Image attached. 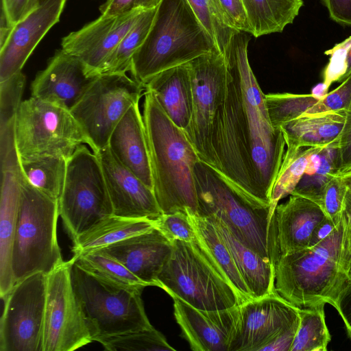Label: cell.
Wrapping results in <instances>:
<instances>
[{"label": "cell", "instance_id": "19", "mask_svg": "<svg viewBox=\"0 0 351 351\" xmlns=\"http://www.w3.org/2000/svg\"><path fill=\"white\" fill-rule=\"evenodd\" d=\"M67 0H37L34 8L15 25L0 46V82L22 69L36 47L60 19Z\"/></svg>", "mask_w": 351, "mask_h": 351}, {"label": "cell", "instance_id": "56", "mask_svg": "<svg viewBox=\"0 0 351 351\" xmlns=\"http://www.w3.org/2000/svg\"><path fill=\"white\" fill-rule=\"evenodd\" d=\"M346 72L343 77V81L348 76L351 74V46L348 49L347 57H346Z\"/></svg>", "mask_w": 351, "mask_h": 351}, {"label": "cell", "instance_id": "33", "mask_svg": "<svg viewBox=\"0 0 351 351\" xmlns=\"http://www.w3.org/2000/svg\"><path fill=\"white\" fill-rule=\"evenodd\" d=\"M283 160L271 196L272 215L278 202L291 195L304 174L308 159L318 146L294 147L287 145Z\"/></svg>", "mask_w": 351, "mask_h": 351}, {"label": "cell", "instance_id": "37", "mask_svg": "<svg viewBox=\"0 0 351 351\" xmlns=\"http://www.w3.org/2000/svg\"><path fill=\"white\" fill-rule=\"evenodd\" d=\"M339 141H335L321 150L322 165L311 176L302 177L291 195L308 199L320 206L322 190L328 180L338 172Z\"/></svg>", "mask_w": 351, "mask_h": 351}, {"label": "cell", "instance_id": "17", "mask_svg": "<svg viewBox=\"0 0 351 351\" xmlns=\"http://www.w3.org/2000/svg\"><path fill=\"white\" fill-rule=\"evenodd\" d=\"M0 296L15 284L12 261L23 176L16 145L0 147Z\"/></svg>", "mask_w": 351, "mask_h": 351}, {"label": "cell", "instance_id": "15", "mask_svg": "<svg viewBox=\"0 0 351 351\" xmlns=\"http://www.w3.org/2000/svg\"><path fill=\"white\" fill-rule=\"evenodd\" d=\"M298 310L276 291L240 304L230 351H260L300 320Z\"/></svg>", "mask_w": 351, "mask_h": 351}, {"label": "cell", "instance_id": "34", "mask_svg": "<svg viewBox=\"0 0 351 351\" xmlns=\"http://www.w3.org/2000/svg\"><path fill=\"white\" fill-rule=\"evenodd\" d=\"M325 304L299 308L300 324L290 351H326L331 337L327 328Z\"/></svg>", "mask_w": 351, "mask_h": 351}, {"label": "cell", "instance_id": "36", "mask_svg": "<svg viewBox=\"0 0 351 351\" xmlns=\"http://www.w3.org/2000/svg\"><path fill=\"white\" fill-rule=\"evenodd\" d=\"M213 39L218 51L226 56L234 35L239 32L229 23L217 0H186Z\"/></svg>", "mask_w": 351, "mask_h": 351}, {"label": "cell", "instance_id": "51", "mask_svg": "<svg viewBox=\"0 0 351 351\" xmlns=\"http://www.w3.org/2000/svg\"><path fill=\"white\" fill-rule=\"evenodd\" d=\"M335 308L341 315L351 339V282L339 294Z\"/></svg>", "mask_w": 351, "mask_h": 351}, {"label": "cell", "instance_id": "9", "mask_svg": "<svg viewBox=\"0 0 351 351\" xmlns=\"http://www.w3.org/2000/svg\"><path fill=\"white\" fill-rule=\"evenodd\" d=\"M59 212L72 241L102 219L113 215L97 155L80 145L67 160Z\"/></svg>", "mask_w": 351, "mask_h": 351}, {"label": "cell", "instance_id": "54", "mask_svg": "<svg viewBox=\"0 0 351 351\" xmlns=\"http://www.w3.org/2000/svg\"><path fill=\"white\" fill-rule=\"evenodd\" d=\"M347 223L351 230V191L348 189L346 193L343 213Z\"/></svg>", "mask_w": 351, "mask_h": 351}, {"label": "cell", "instance_id": "1", "mask_svg": "<svg viewBox=\"0 0 351 351\" xmlns=\"http://www.w3.org/2000/svg\"><path fill=\"white\" fill-rule=\"evenodd\" d=\"M249 34L237 32L225 56L226 86L214 120L212 147L216 169L270 205L286 142L281 129L271 123L265 94L249 63Z\"/></svg>", "mask_w": 351, "mask_h": 351}, {"label": "cell", "instance_id": "48", "mask_svg": "<svg viewBox=\"0 0 351 351\" xmlns=\"http://www.w3.org/2000/svg\"><path fill=\"white\" fill-rule=\"evenodd\" d=\"M338 165L337 174L351 168V101L346 110L345 125L339 138Z\"/></svg>", "mask_w": 351, "mask_h": 351}, {"label": "cell", "instance_id": "22", "mask_svg": "<svg viewBox=\"0 0 351 351\" xmlns=\"http://www.w3.org/2000/svg\"><path fill=\"white\" fill-rule=\"evenodd\" d=\"M325 218L317 204L299 195H291L277 205L270 219L275 264L282 256L307 248L314 229Z\"/></svg>", "mask_w": 351, "mask_h": 351}, {"label": "cell", "instance_id": "29", "mask_svg": "<svg viewBox=\"0 0 351 351\" xmlns=\"http://www.w3.org/2000/svg\"><path fill=\"white\" fill-rule=\"evenodd\" d=\"M197 239L215 263L228 279L243 303L253 300L241 277L232 254L210 219L197 214H188Z\"/></svg>", "mask_w": 351, "mask_h": 351}, {"label": "cell", "instance_id": "35", "mask_svg": "<svg viewBox=\"0 0 351 351\" xmlns=\"http://www.w3.org/2000/svg\"><path fill=\"white\" fill-rule=\"evenodd\" d=\"M156 8L141 12L136 23L114 49L101 73H126L130 71L132 57L145 40L152 24Z\"/></svg>", "mask_w": 351, "mask_h": 351}, {"label": "cell", "instance_id": "32", "mask_svg": "<svg viewBox=\"0 0 351 351\" xmlns=\"http://www.w3.org/2000/svg\"><path fill=\"white\" fill-rule=\"evenodd\" d=\"M73 258L86 270L115 286L138 290L149 287L119 261L99 251L83 253Z\"/></svg>", "mask_w": 351, "mask_h": 351}, {"label": "cell", "instance_id": "5", "mask_svg": "<svg viewBox=\"0 0 351 351\" xmlns=\"http://www.w3.org/2000/svg\"><path fill=\"white\" fill-rule=\"evenodd\" d=\"M194 178L197 215L219 219L245 245L274 265L270 205L249 195L200 160L195 164Z\"/></svg>", "mask_w": 351, "mask_h": 351}, {"label": "cell", "instance_id": "4", "mask_svg": "<svg viewBox=\"0 0 351 351\" xmlns=\"http://www.w3.org/2000/svg\"><path fill=\"white\" fill-rule=\"evenodd\" d=\"M216 49L186 0H162L145 40L132 57L130 72L145 86L156 74Z\"/></svg>", "mask_w": 351, "mask_h": 351}, {"label": "cell", "instance_id": "8", "mask_svg": "<svg viewBox=\"0 0 351 351\" xmlns=\"http://www.w3.org/2000/svg\"><path fill=\"white\" fill-rule=\"evenodd\" d=\"M72 259V283L93 341L100 337L153 328L144 308L143 290L108 283Z\"/></svg>", "mask_w": 351, "mask_h": 351}, {"label": "cell", "instance_id": "39", "mask_svg": "<svg viewBox=\"0 0 351 351\" xmlns=\"http://www.w3.org/2000/svg\"><path fill=\"white\" fill-rule=\"evenodd\" d=\"M265 99L271 123L276 128L302 116L319 101L311 94L270 93L265 95Z\"/></svg>", "mask_w": 351, "mask_h": 351}, {"label": "cell", "instance_id": "53", "mask_svg": "<svg viewBox=\"0 0 351 351\" xmlns=\"http://www.w3.org/2000/svg\"><path fill=\"white\" fill-rule=\"evenodd\" d=\"M329 88L324 83H319L315 86L311 91V95L317 99H324L328 92Z\"/></svg>", "mask_w": 351, "mask_h": 351}, {"label": "cell", "instance_id": "20", "mask_svg": "<svg viewBox=\"0 0 351 351\" xmlns=\"http://www.w3.org/2000/svg\"><path fill=\"white\" fill-rule=\"evenodd\" d=\"M174 315L183 337L194 351H230L239 315V305L204 311L173 296Z\"/></svg>", "mask_w": 351, "mask_h": 351}, {"label": "cell", "instance_id": "45", "mask_svg": "<svg viewBox=\"0 0 351 351\" xmlns=\"http://www.w3.org/2000/svg\"><path fill=\"white\" fill-rule=\"evenodd\" d=\"M162 0H106L99 10L104 16H121L156 8Z\"/></svg>", "mask_w": 351, "mask_h": 351}, {"label": "cell", "instance_id": "49", "mask_svg": "<svg viewBox=\"0 0 351 351\" xmlns=\"http://www.w3.org/2000/svg\"><path fill=\"white\" fill-rule=\"evenodd\" d=\"M330 18L341 25L351 26V0H322Z\"/></svg>", "mask_w": 351, "mask_h": 351}, {"label": "cell", "instance_id": "28", "mask_svg": "<svg viewBox=\"0 0 351 351\" xmlns=\"http://www.w3.org/2000/svg\"><path fill=\"white\" fill-rule=\"evenodd\" d=\"M155 228V220L108 217L73 240V256L95 251Z\"/></svg>", "mask_w": 351, "mask_h": 351}, {"label": "cell", "instance_id": "42", "mask_svg": "<svg viewBox=\"0 0 351 351\" xmlns=\"http://www.w3.org/2000/svg\"><path fill=\"white\" fill-rule=\"evenodd\" d=\"M348 188L339 176H333L324 186L320 207L327 218L338 224L342 217Z\"/></svg>", "mask_w": 351, "mask_h": 351}, {"label": "cell", "instance_id": "52", "mask_svg": "<svg viewBox=\"0 0 351 351\" xmlns=\"http://www.w3.org/2000/svg\"><path fill=\"white\" fill-rule=\"evenodd\" d=\"M338 224L325 218L314 229L308 247H313L329 236Z\"/></svg>", "mask_w": 351, "mask_h": 351}, {"label": "cell", "instance_id": "7", "mask_svg": "<svg viewBox=\"0 0 351 351\" xmlns=\"http://www.w3.org/2000/svg\"><path fill=\"white\" fill-rule=\"evenodd\" d=\"M59 202L23 177L12 267L15 283L36 272L48 274L64 261L57 239Z\"/></svg>", "mask_w": 351, "mask_h": 351}, {"label": "cell", "instance_id": "43", "mask_svg": "<svg viewBox=\"0 0 351 351\" xmlns=\"http://www.w3.org/2000/svg\"><path fill=\"white\" fill-rule=\"evenodd\" d=\"M351 101V74L335 90L329 92L322 99L302 116L317 115L329 111L347 110Z\"/></svg>", "mask_w": 351, "mask_h": 351}, {"label": "cell", "instance_id": "47", "mask_svg": "<svg viewBox=\"0 0 351 351\" xmlns=\"http://www.w3.org/2000/svg\"><path fill=\"white\" fill-rule=\"evenodd\" d=\"M230 25L237 31L251 34L241 0H217Z\"/></svg>", "mask_w": 351, "mask_h": 351}, {"label": "cell", "instance_id": "27", "mask_svg": "<svg viewBox=\"0 0 351 351\" xmlns=\"http://www.w3.org/2000/svg\"><path fill=\"white\" fill-rule=\"evenodd\" d=\"M346 119V110L300 117L282 125L286 145L324 147L339 141Z\"/></svg>", "mask_w": 351, "mask_h": 351}, {"label": "cell", "instance_id": "16", "mask_svg": "<svg viewBox=\"0 0 351 351\" xmlns=\"http://www.w3.org/2000/svg\"><path fill=\"white\" fill-rule=\"evenodd\" d=\"M142 12L138 10L121 16L101 15L63 37L61 49L80 60L91 75H98Z\"/></svg>", "mask_w": 351, "mask_h": 351}, {"label": "cell", "instance_id": "57", "mask_svg": "<svg viewBox=\"0 0 351 351\" xmlns=\"http://www.w3.org/2000/svg\"><path fill=\"white\" fill-rule=\"evenodd\" d=\"M349 275L350 277L351 276V264H350V267Z\"/></svg>", "mask_w": 351, "mask_h": 351}, {"label": "cell", "instance_id": "24", "mask_svg": "<svg viewBox=\"0 0 351 351\" xmlns=\"http://www.w3.org/2000/svg\"><path fill=\"white\" fill-rule=\"evenodd\" d=\"M138 104H133L117 123L108 146L122 165L154 191L145 127Z\"/></svg>", "mask_w": 351, "mask_h": 351}, {"label": "cell", "instance_id": "40", "mask_svg": "<svg viewBox=\"0 0 351 351\" xmlns=\"http://www.w3.org/2000/svg\"><path fill=\"white\" fill-rule=\"evenodd\" d=\"M25 76L19 71L4 81L0 82V128L16 119L22 103Z\"/></svg>", "mask_w": 351, "mask_h": 351}, {"label": "cell", "instance_id": "23", "mask_svg": "<svg viewBox=\"0 0 351 351\" xmlns=\"http://www.w3.org/2000/svg\"><path fill=\"white\" fill-rule=\"evenodd\" d=\"M172 248V242L155 227L95 251L117 260L148 286L158 287V276Z\"/></svg>", "mask_w": 351, "mask_h": 351}, {"label": "cell", "instance_id": "11", "mask_svg": "<svg viewBox=\"0 0 351 351\" xmlns=\"http://www.w3.org/2000/svg\"><path fill=\"white\" fill-rule=\"evenodd\" d=\"M145 90L144 85L125 73L97 75L70 111L93 152L108 147L113 130Z\"/></svg>", "mask_w": 351, "mask_h": 351}, {"label": "cell", "instance_id": "25", "mask_svg": "<svg viewBox=\"0 0 351 351\" xmlns=\"http://www.w3.org/2000/svg\"><path fill=\"white\" fill-rule=\"evenodd\" d=\"M145 90L152 93L168 117L185 131L193 111V93L188 63L165 70L152 77Z\"/></svg>", "mask_w": 351, "mask_h": 351}, {"label": "cell", "instance_id": "18", "mask_svg": "<svg viewBox=\"0 0 351 351\" xmlns=\"http://www.w3.org/2000/svg\"><path fill=\"white\" fill-rule=\"evenodd\" d=\"M95 154L101 165L114 215L156 219L162 215L153 189L122 165L108 146Z\"/></svg>", "mask_w": 351, "mask_h": 351}, {"label": "cell", "instance_id": "6", "mask_svg": "<svg viewBox=\"0 0 351 351\" xmlns=\"http://www.w3.org/2000/svg\"><path fill=\"white\" fill-rule=\"evenodd\" d=\"M170 256L158 276V287L204 311L227 309L243 304L228 279L199 243L172 241Z\"/></svg>", "mask_w": 351, "mask_h": 351}, {"label": "cell", "instance_id": "2", "mask_svg": "<svg viewBox=\"0 0 351 351\" xmlns=\"http://www.w3.org/2000/svg\"><path fill=\"white\" fill-rule=\"evenodd\" d=\"M350 228L343 214L332 232L315 245L280 257L275 264V290L298 308L322 304L333 307L351 282Z\"/></svg>", "mask_w": 351, "mask_h": 351}, {"label": "cell", "instance_id": "50", "mask_svg": "<svg viewBox=\"0 0 351 351\" xmlns=\"http://www.w3.org/2000/svg\"><path fill=\"white\" fill-rule=\"evenodd\" d=\"M300 320L278 334L260 351H290L298 331Z\"/></svg>", "mask_w": 351, "mask_h": 351}, {"label": "cell", "instance_id": "46", "mask_svg": "<svg viewBox=\"0 0 351 351\" xmlns=\"http://www.w3.org/2000/svg\"><path fill=\"white\" fill-rule=\"evenodd\" d=\"M37 0H1V21L13 27L36 6Z\"/></svg>", "mask_w": 351, "mask_h": 351}, {"label": "cell", "instance_id": "59", "mask_svg": "<svg viewBox=\"0 0 351 351\" xmlns=\"http://www.w3.org/2000/svg\"><path fill=\"white\" fill-rule=\"evenodd\" d=\"M350 279H351V276H350Z\"/></svg>", "mask_w": 351, "mask_h": 351}, {"label": "cell", "instance_id": "12", "mask_svg": "<svg viewBox=\"0 0 351 351\" xmlns=\"http://www.w3.org/2000/svg\"><path fill=\"white\" fill-rule=\"evenodd\" d=\"M72 258L47 274L41 351H73L93 341L72 280Z\"/></svg>", "mask_w": 351, "mask_h": 351}, {"label": "cell", "instance_id": "38", "mask_svg": "<svg viewBox=\"0 0 351 351\" xmlns=\"http://www.w3.org/2000/svg\"><path fill=\"white\" fill-rule=\"evenodd\" d=\"M106 350L110 351H175L164 335L154 327L150 329L130 332L98 338Z\"/></svg>", "mask_w": 351, "mask_h": 351}, {"label": "cell", "instance_id": "44", "mask_svg": "<svg viewBox=\"0 0 351 351\" xmlns=\"http://www.w3.org/2000/svg\"><path fill=\"white\" fill-rule=\"evenodd\" d=\"M350 46L351 36L324 52L330 56L329 62L323 73V82L328 88L334 82H342L346 72V57Z\"/></svg>", "mask_w": 351, "mask_h": 351}, {"label": "cell", "instance_id": "10", "mask_svg": "<svg viewBox=\"0 0 351 351\" xmlns=\"http://www.w3.org/2000/svg\"><path fill=\"white\" fill-rule=\"evenodd\" d=\"M19 157L50 155L68 159L87 139L71 112L31 96L22 101L15 119Z\"/></svg>", "mask_w": 351, "mask_h": 351}, {"label": "cell", "instance_id": "30", "mask_svg": "<svg viewBox=\"0 0 351 351\" xmlns=\"http://www.w3.org/2000/svg\"><path fill=\"white\" fill-rule=\"evenodd\" d=\"M251 35L255 38L280 33L293 23L303 0H241Z\"/></svg>", "mask_w": 351, "mask_h": 351}, {"label": "cell", "instance_id": "26", "mask_svg": "<svg viewBox=\"0 0 351 351\" xmlns=\"http://www.w3.org/2000/svg\"><path fill=\"white\" fill-rule=\"evenodd\" d=\"M208 217L228 247L235 265L254 299L261 298L275 290V267L241 242L219 219Z\"/></svg>", "mask_w": 351, "mask_h": 351}, {"label": "cell", "instance_id": "41", "mask_svg": "<svg viewBox=\"0 0 351 351\" xmlns=\"http://www.w3.org/2000/svg\"><path fill=\"white\" fill-rule=\"evenodd\" d=\"M155 220V227L169 241L180 240L191 242L196 234L188 213L176 212L162 214Z\"/></svg>", "mask_w": 351, "mask_h": 351}, {"label": "cell", "instance_id": "31", "mask_svg": "<svg viewBox=\"0 0 351 351\" xmlns=\"http://www.w3.org/2000/svg\"><path fill=\"white\" fill-rule=\"evenodd\" d=\"M67 160L50 155L19 157L22 173L25 180L40 191L58 200L65 180Z\"/></svg>", "mask_w": 351, "mask_h": 351}, {"label": "cell", "instance_id": "21", "mask_svg": "<svg viewBox=\"0 0 351 351\" xmlns=\"http://www.w3.org/2000/svg\"><path fill=\"white\" fill-rule=\"evenodd\" d=\"M97 77L80 60L60 49L36 75L32 96L71 111Z\"/></svg>", "mask_w": 351, "mask_h": 351}, {"label": "cell", "instance_id": "14", "mask_svg": "<svg viewBox=\"0 0 351 351\" xmlns=\"http://www.w3.org/2000/svg\"><path fill=\"white\" fill-rule=\"evenodd\" d=\"M47 277L43 272L29 275L2 299L0 351H41Z\"/></svg>", "mask_w": 351, "mask_h": 351}, {"label": "cell", "instance_id": "55", "mask_svg": "<svg viewBox=\"0 0 351 351\" xmlns=\"http://www.w3.org/2000/svg\"><path fill=\"white\" fill-rule=\"evenodd\" d=\"M336 176L341 178L348 189L351 191V168L341 171Z\"/></svg>", "mask_w": 351, "mask_h": 351}, {"label": "cell", "instance_id": "3", "mask_svg": "<svg viewBox=\"0 0 351 351\" xmlns=\"http://www.w3.org/2000/svg\"><path fill=\"white\" fill-rule=\"evenodd\" d=\"M143 118L154 193L162 214L198 209L194 169L199 158L183 130L165 113L152 92L144 93Z\"/></svg>", "mask_w": 351, "mask_h": 351}, {"label": "cell", "instance_id": "13", "mask_svg": "<svg viewBox=\"0 0 351 351\" xmlns=\"http://www.w3.org/2000/svg\"><path fill=\"white\" fill-rule=\"evenodd\" d=\"M191 77L193 111L184 131L199 158L215 168L212 147L215 117L225 90L227 63L217 49L188 62Z\"/></svg>", "mask_w": 351, "mask_h": 351}, {"label": "cell", "instance_id": "58", "mask_svg": "<svg viewBox=\"0 0 351 351\" xmlns=\"http://www.w3.org/2000/svg\"><path fill=\"white\" fill-rule=\"evenodd\" d=\"M350 237H351V230H350Z\"/></svg>", "mask_w": 351, "mask_h": 351}]
</instances>
